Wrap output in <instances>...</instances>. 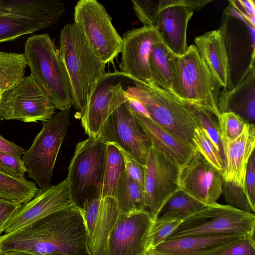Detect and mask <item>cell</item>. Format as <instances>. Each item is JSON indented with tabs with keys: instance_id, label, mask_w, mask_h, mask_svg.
Masks as SVG:
<instances>
[{
	"instance_id": "cell-1",
	"label": "cell",
	"mask_w": 255,
	"mask_h": 255,
	"mask_svg": "<svg viewBox=\"0 0 255 255\" xmlns=\"http://www.w3.org/2000/svg\"><path fill=\"white\" fill-rule=\"evenodd\" d=\"M1 252L21 251L39 255H89L81 210L76 205L0 237Z\"/></svg>"
},
{
	"instance_id": "cell-2",
	"label": "cell",
	"mask_w": 255,
	"mask_h": 255,
	"mask_svg": "<svg viewBox=\"0 0 255 255\" xmlns=\"http://www.w3.org/2000/svg\"><path fill=\"white\" fill-rule=\"evenodd\" d=\"M59 53L69 80L73 106L80 119L89 95L106 64L94 54L78 25L67 24L60 34Z\"/></svg>"
},
{
	"instance_id": "cell-3",
	"label": "cell",
	"mask_w": 255,
	"mask_h": 255,
	"mask_svg": "<svg viewBox=\"0 0 255 255\" xmlns=\"http://www.w3.org/2000/svg\"><path fill=\"white\" fill-rule=\"evenodd\" d=\"M132 81L134 86L128 87L126 95L142 104L150 120L194 148L193 134L199 123L192 105L151 81Z\"/></svg>"
},
{
	"instance_id": "cell-4",
	"label": "cell",
	"mask_w": 255,
	"mask_h": 255,
	"mask_svg": "<svg viewBox=\"0 0 255 255\" xmlns=\"http://www.w3.org/2000/svg\"><path fill=\"white\" fill-rule=\"evenodd\" d=\"M30 75L45 90L56 109L70 110L71 86L59 51L47 33L28 37L23 53Z\"/></svg>"
},
{
	"instance_id": "cell-5",
	"label": "cell",
	"mask_w": 255,
	"mask_h": 255,
	"mask_svg": "<svg viewBox=\"0 0 255 255\" xmlns=\"http://www.w3.org/2000/svg\"><path fill=\"white\" fill-rule=\"evenodd\" d=\"M106 143L98 135L78 142L66 177L75 205L81 209L87 200L100 197Z\"/></svg>"
},
{
	"instance_id": "cell-6",
	"label": "cell",
	"mask_w": 255,
	"mask_h": 255,
	"mask_svg": "<svg viewBox=\"0 0 255 255\" xmlns=\"http://www.w3.org/2000/svg\"><path fill=\"white\" fill-rule=\"evenodd\" d=\"M70 110L59 111L42 122V127L31 146L21 158L28 177L39 189L51 185L57 157L70 125Z\"/></svg>"
},
{
	"instance_id": "cell-7",
	"label": "cell",
	"mask_w": 255,
	"mask_h": 255,
	"mask_svg": "<svg viewBox=\"0 0 255 255\" xmlns=\"http://www.w3.org/2000/svg\"><path fill=\"white\" fill-rule=\"evenodd\" d=\"M255 228L254 213L216 203L182 221L166 240L196 235L246 236L254 234Z\"/></svg>"
},
{
	"instance_id": "cell-8",
	"label": "cell",
	"mask_w": 255,
	"mask_h": 255,
	"mask_svg": "<svg viewBox=\"0 0 255 255\" xmlns=\"http://www.w3.org/2000/svg\"><path fill=\"white\" fill-rule=\"evenodd\" d=\"M74 23L78 26L88 45L104 64L121 52L123 39L114 26L103 5L96 0H80L74 7Z\"/></svg>"
},
{
	"instance_id": "cell-9",
	"label": "cell",
	"mask_w": 255,
	"mask_h": 255,
	"mask_svg": "<svg viewBox=\"0 0 255 255\" xmlns=\"http://www.w3.org/2000/svg\"><path fill=\"white\" fill-rule=\"evenodd\" d=\"M55 110L47 92L30 75L13 88L2 92L0 120L43 122L51 119Z\"/></svg>"
},
{
	"instance_id": "cell-10",
	"label": "cell",
	"mask_w": 255,
	"mask_h": 255,
	"mask_svg": "<svg viewBox=\"0 0 255 255\" xmlns=\"http://www.w3.org/2000/svg\"><path fill=\"white\" fill-rule=\"evenodd\" d=\"M179 166L152 145L144 165L145 211L154 220L168 197L178 188Z\"/></svg>"
},
{
	"instance_id": "cell-11",
	"label": "cell",
	"mask_w": 255,
	"mask_h": 255,
	"mask_svg": "<svg viewBox=\"0 0 255 255\" xmlns=\"http://www.w3.org/2000/svg\"><path fill=\"white\" fill-rule=\"evenodd\" d=\"M125 75L120 71L106 72L92 89L80 118L81 125L89 137H96L112 113L126 101V90L120 81Z\"/></svg>"
},
{
	"instance_id": "cell-12",
	"label": "cell",
	"mask_w": 255,
	"mask_h": 255,
	"mask_svg": "<svg viewBox=\"0 0 255 255\" xmlns=\"http://www.w3.org/2000/svg\"><path fill=\"white\" fill-rule=\"evenodd\" d=\"M144 165L151 142L125 103L118 107L103 125L99 135Z\"/></svg>"
},
{
	"instance_id": "cell-13",
	"label": "cell",
	"mask_w": 255,
	"mask_h": 255,
	"mask_svg": "<svg viewBox=\"0 0 255 255\" xmlns=\"http://www.w3.org/2000/svg\"><path fill=\"white\" fill-rule=\"evenodd\" d=\"M153 220L145 211L120 213L109 238L108 255H147Z\"/></svg>"
},
{
	"instance_id": "cell-14",
	"label": "cell",
	"mask_w": 255,
	"mask_h": 255,
	"mask_svg": "<svg viewBox=\"0 0 255 255\" xmlns=\"http://www.w3.org/2000/svg\"><path fill=\"white\" fill-rule=\"evenodd\" d=\"M80 210L88 255H108L109 238L120 213L116 200L110 196L97 197L85 201Z\"/></svg>"
},
{
	"instance_id": "cell-15",
	"label": "cell",
	"mask_w": 255,
	"mask_h": 255,
	"mask_svg": "<svg viewBox=\"0 0 255 255\" xmlns=\"http://www.w3.org/2000/svg\"><path fill=\"white\" fill-rule=\"evenodd\" d=\"M75 205L66 178L56 185L39 189L30 201L12 215L3 233L7 234L19 231L38 220Z\"/></svg>"
},
{
	"instance_id": "cell-16",
	"label": "cell",
	"mask_w": 255,
	"mask_h": 255,
	"mask_svg": "<svg viewBox=\"0 0 255 255\" xmlns=\"http://www.w3.org/2000/svg\"><path fill=\"white\" fill-rule=\"evenodd\" d=\"M222 184L221 174L196 150L179 167V188L206 205L217 203L222 193Z\"/></svg>"
},
{
	"instance_id": "cell-17",
	"label": "cell",
	"mask_w": 255,
	"mask_h": 255,
	"mask_svg": "<svg viewBox=\"0 0 255 255\" xmlns=\"http://www.w3.org/2000/svg\"><path fill=\"white\" fill-rule=\"evenodd\" d=\"M152 27L133 28L123 34L120 72L130 80L150 81L148 57L152 45L159 38Z\"/></svg>"
},
{
	"instance_id": "cell-18",
	"label": "cell",
	"mask_w": 255,
	"mask_h": 255,
	"mask_svg": "<svg viewBox=\"0 0 255 255\" xmlns=\"http://www.w3.org/2000/svg\"><path fill=\"white\" fill-rule=\"evenodd\" d=\"M224 169L223 180L244 190L249 161L255 147V124L246 123L240 134L234 139H221Z\"/></svg>"
},
{
	"instance_id": "cell-19",
	"label": "cell",
	"mask_w": 255,
	"mask_h": 255,
	"mask_svg": "<svg viewBox=\"0 0 255 255\" xmlns=\"http://www.w3.org/2000/svg\"><path fill=\"white\" fill-rule=\"evenodd\" d=\"M182 57L200 106L218 118L220 114L218 107L220 85L199 55L195 45H189Z\"/></svg>"
},
{
	"instance_id": "cell-20",
	"label": "cell",
	"mask_w": 255,
	"mask_h": 255,
	"mask_svg": "<svg viewBox=\"0 0 255 255\" xmlns=\"http://www.w3.org/2000/svg\"><path fill=\"white\" fill-rule=\"evenodd\" d=\"M245 236L189 235L168 239L150 248L147 255H205Z\"/></svg>"
},
{
	"instance_id": "cell-21",
	"label": "cell",
	"mask_w": 255,
	"mask_h": 255,
	"mask_svg": "<svg viewBox=\"0 0 255 255\" xmlns=\"http://www.w3.org/2000/svg\"><path fill=\"white\" fill-rule=\"evenodd\" d=\"M194 11L181 5L161 9L155 26L161 40L174 54L182 56L186 52L187 27Z\"/></svg>"
},
{
	"instance_id": "cell-22",
	"label": "cell",
	"mask_w": 255,
	"mask_h": 255,
	"mask_svg": "<svg viewBox=\"0 0 255 255\" xmlns=\"http://www.w3.org/2000/svg\"><path fill=\"white\" fill-rule=\"evenodd\" d=\"M255 71L250 69L242 81L230 90L220 92L218 107L220 112H231L247 122L254 124L255 118Z\"/></svg>"
},
{
	"instance_id": "cell-23",
	"label": "cell",
	"mask_w": 255,
	"mask_h": 255,
	"mask_svg": "<svg viewBox=\"0 0 255 255\" xmlns=\"http://www.w3.org/2000/svg\"><path fill=\"white\" fill-rule=\"evenodd\" d=\"M198 52L221 87L226 89L229 80L228 59L220 30L209 31L194 39Z\"/></svg>"
},
{
	"instance_id": "cell-24",
	"label": "cell",
	"mask_w": 255,
	"mask_h": 255,
	"mask_svg": "<svg viewBox=\"0 0 255 255\" xmlns=\"http://www.w3.org/2000/svg\"><path fill=\"white\" fill-rule=\"evenodd\" d=\"M58 0H0V11L36 20L47 28L54 25L65 11Z\"/></svg>"
},
{
	"instance_id": "cell-25",
	"label": "cell",
	"mask_w": 255,
	"mask_h": 255,
	"mask_svg": "<svg viewBox=\"0 0 255 255\" xmlns=\"http://www.w3.org/2000/svg\"><path fill=\"white\" fill-rule=\"evenodd\" d=\"M132 114L143 129L152 145L163 152L179 167L185 164L196 151L193 147L182 141L149 119Z\"/></svg>"
},
{
	"instance_id": "cell-26",
	"label": "cell",
	"mask_w": 255,
	"mask_h": 255,
	"mask_svg": "<svg viewBox=\"0 0 255 255\" xmlns=\"http://www.w3.org/2000/svg\"><path fill=\"white\" fill-rule=\"evenodd\" d=\"M170 52L159 37L151 47L148 65L151 81L160 88L172 93L173 72L170 61Z\"/></svg>"
},
{
	"instance_id": "cell-27",
	"label": "cell",
	"mask_w": 255,
	"mask_h": 255,
	"mask_svg": "<svg viewBox=\"0 0 255 255\" xmlns=\"http://www.w3.org/2000/svg\"><path fill=\"white\" fill-rule=\"evenodd\" d=\"M125 172L124 157L114 143H106L105 165L100 197H114L118 183Z\"/></svg>"
},
{
	"instance_id": "cell-28",
	"label": "cell",
	"mask_w": 255,
	"mask_h": 255,
	"mask_svg": "<svg viewBox=\"0 0 255 255\" xmlns=\"http://www.w3.org/2000/svg\"><path fill=\"white\" fill-rule=\"evenodd\" d=\"M207 205L178 188L166 200L156 218L183 221Z\"/></svg>"
},
{
	"instance_id": "cell-29",
	"label": "cell",
	"mask_w": 255,
	"mask_h": 255,
	"mask_svg": "<svg viewBox=\"0 0 255 255\" xmlns=\"http://www.w3.org/2000/svg\"><path fill=\"white\" fill-rule=\"evenodd\" d=\"M114 198L120 213L145 211L143 189L126 172L118 183Z\"/></svg>"
},
{
	"instance_id": "cell-30",
	"label": "cell",
	"mask_w": 255,
	"mask_h": 255,
	"mask_svg": "<svg viewBox=\"0 0 255 255\" xmlns=\"http://www.w3.org/2000/svg\"><path fill=\"white\" fill-rule=\"evenodd\" d=\"M26 66L23 54L0 51V91H7L21 83Z\"/></svg>"
},
{
	"instance_id": "cell-31",
	"label": "cell",
	"mask_w": 255,
	"mask_h": 255,
	"mask_svg": "<svg viewBox=\"0 0 255 255\" xmlns=\"http://www.w3.org/2000/svg\"><path fill=\"white\" fill-rule=\"evenodd\" d=\"M46 28L45 24L36 20L0 11V43Z\"/></svg>"
},
{
	"instance_id": "cell-32",
	"label": "cell",
	"mask_w": 255,
	"mask_h": 255,
	"mask_svg": "<svg viewBox=\"0 0 255 255\" xmlns=\"http://www.w3.org/2000/svg\"><path fill=\"white\" fill-rule=\"evenodd\" d=\"M38 190L34 181L0 172V198L24 204L30 201Z\"/></svg>"
},
{
	"instance_id": "cell-33",
	"label": "cell",
	"mask_w": 255,
	"mask_h": 255,
	"mask_svg": "<svg viewBox=\"0 0 255 255\" xmlns=\"http://www.w3.org/2000/svg\"><path fill=\"white\" fill-rule=\"evenodd\" d=\"M192 141L195 150L222 175L224 169L223 158L200 127L195 129Z\"/></svg>"
},
{
	"instance_id": "cell-34",
	"label": "cell",
	"mask_w": 255,
	"mask_h": 255,
	"mask_svg": "<svg viewBox=\"0 0 255 255\" xmlns=\"http://www.w3.org/2000/svg\"><path fill=\"white\" fill-rule=\"evenodd\" d=\"M191 105L199 122V127L204 131L223 158L222 143L217 117L202 107Z\"/></svg>"
},
{
	"instance_id": "cell-35",
	"label": "cell",
	"mask_w": 255,
	"mask_h": 255,
	"mask_svg": "<svg viewBox=\"0 0 255 255\" xmlns=\"http://www.w3.org/2000/svg\"><path fill=\"white\" fill-rule=\"evenodd\" d=\"M134 11L143 26L155 27L160 9V0H133Z\"/></svg>"
},
{
	"instance_id": "cell-36",
	"label": "cell",
	"mask_w": 255,
	"mask_h": 255,
	"mask_svg": "<svg viewBox=\"0 0 255 255\" xmlns=\"http://www.w3.org/2000/svg\"><path fill=\"white\" fill-rule=\"evenodd\" d=\"M217 118L221 139L236 138L242 132L245 124L248 123L231 112L221 113Z\"/></svg>"
},
{
	"instance_id": "cell-37",
	"label": "cell",
	"mask_w": 255,
	"mask_h": 255,
	"mask_svg": "<svg viewBox=\"0 0 255 255\" xmlns=\"http://www.w3.org/2000/svg\"><path fill=\"white\" fill-rule=\"evenodd\" d=\"M205 255H255V234L245 236Z\"/></svg>"
},
{
	"instance_id": "cell-38",
	"label": "cell",
	"mask_w": 255,
	"mask_h": 255,
	"mask_svg": "<svg viewBox=\"0 0 255 255\" xmlns=\"http://www.w3.org/2000/svg\"><path fill=\"white\" fill-rule=\"evenodd\" d=\"M182 221L175 219H155L149 236V249L165 241Z\"/></svg>"
},
{
	"instance_id": "cell-39",
	"label": "cell",
	"mask_w": 255,
	"mask_h": 255,
	"mask_svg": "<svg viewBox=\"0 0 255 255\" xmlns=\"http://www.w3.org/2000/svg\"><path fill=\"white\" fill-rule=\"evenodd\" d=\"M222 193L229 205L245 212L254 213L243 190L233 183L223 180Z\"/></svg>"
},
{
	"instance_id": "cell-40",
	"label": "cell",
	"mask_w": 255,
	"mask_h": 255,
	"mask_svg": "<svg viewBox=\"0 0 255 255\" xmlns=\"http://www.w3.org/2000/svg\"><path fill=\"white\" fill-rule=\"evenodd\" d=\"M0 172L19 178H25L26 170L21 158L0 152Z\"/></svg>"
},
{
	"instance_id": "cell-41",
	"label": "cell",
	"mask_w": 255,
	"mask_h": 255,
	"mask_svg": "<svg viewBox=\"0 0 255 255\" xmlns=\"http://www.w3.org/2000/svg\"><path fill=\"white\" fill-rule=\"evenodd\" d=\"M245 196L254 213L255 211V153L248 162L243 190Z\"/></svg>"
},
{
	"instance_id": "cell-42",
	"label": "cell",
	"mask_w": 255,
	"mask_h": 255,
	"mask_svg": "<svg viewBox=\"0 0 255 255\" xmlns=\"http://www.w3.org/2000/svg\"><path fill=\"white\" fill-rule=\"evenodd\" d=\"M119 148L124 157L125 172L127 175L143 189L144 179V166L138 162L131 156L123 149L120 147Z\"/></svg>"
},
{
	"instance_id": "cell-43",
	"label": "cell",
	"mask_w": 255,
	"mask_h": 255,
	"mask_svg": "<svg viewBox=\"0 0 255 255\" xmlns=\"http://www.w3.org/2000/svg\"><path fill=\"white\" fill-rule=\"evenodd\" d=\"M23 205L0 198V237L12 215Z\"/></svg>"
},
{
	"instance_id": "cell-44",
	"label": "cell",
	"mask_w": 255,
	"mask_h": 255,
	"mask_svg": "<svg viewBox=\"0 0 255 255\" xmlns=\"http://www.w3.org/2000/svg\"><path fill=\"white\" fill-rule=\"evenodd\" d=\"M229 1L253 27H255L254 0H230Z\"/></svg>"
},
{
	"instance_id": "cell-45",
	"label": "cell",
	"mask_w": 255,
	"mask_h": 255,
	"mask_svg": "<svg viewBox=\"0 0 255 255\" xmlns=\"http://www.w3.org/2000/svg\"><path fill=\"white\" fill-rule=\"evenodd\" d=\"M211 1L212 0H160V9L172 5H181L194 11H199Z\"/></svg>"
},
{
	"instance_id": "cell-46",
	"label": "cell",
	"mask_w": 255,
	"mask_h": 255,
	"mask_svg": "<svg viewBox=\"0 0 255 255\" xmlns=\"http://www.w3.org/2000/svg\"><path fill=\"white\" fill-rule=\"evenodd\" d=\"M0 152L21 158L25 150L13 142L7 140L0 134Z\"/></svg>"
},
{
	"instance_id": "cell-47",
	"label": "cell",
	"mask_w": 255,
	"mask_h": 255,
	"mask_svg": "<svg viewBox=\"0 0 255 255\" xmlns=\"http://www.w3.org/2000/svg\"><path fill=\"white\" fill-rule=\"evenodd\" d=\"M125 103L132 114L149 119V115L142 104L126 94Z\"/></svg>"
},
{
	"instance_id": "cell-48",
	"label": "cell",
	"mask_w": 255,
	"mask_h": 255,
	"mask_svg": "<svg viewBox=\"0 0 255 255\" xmlns=\"http://www.w3.org/2000/svg\"><path fill=\"white\" fill-rule=\"evenodd\" d=\"M1 255H39L29 252L21 251H9L1 252Z\"/></svg>"
},
{
	"instance_id": "cell-49",
	"label": "cell",
	"mask_w": 255,
	"mask_h": 255,
	"mask_svg": "<svg viewBox=\"0 0 255 255\" xmlns=\"http://www.w3.org/2000/svg\"><path fill=\"white\" fill-rule=\"evenodd\" d=\"M46 255H65V254H48Z\"/></svg>"
},
{
	"instance_id": "cell-50",
	"label": "cell",
	"mask_w": 255,
	"mask_h": 255,
	"mask_svg": "<svg viewBox=\"0 0 255 255\" xmlns=\"http://www.w3.org/2000/svg\"><path fill=\"white\" fill-rule=\"evenodd\" d=\"M2 92L0 91V101L1 100V95H2Z\"/></svg>"
},
{
	"instance_id": "cell-51",
	"label": "cell",
	"mask_w": 255,
	"mask_h": 255,
	"mask_svg": "<svg viewBox=\"0 0 255 255\" xmlns=\"http://www.w3.org/2000/svg\"><path fill=\"white\" fill-rule=\"evenodd\" d=\"M1 251L0 250V255H1Z\"/></svg>"
}]
</instances>
